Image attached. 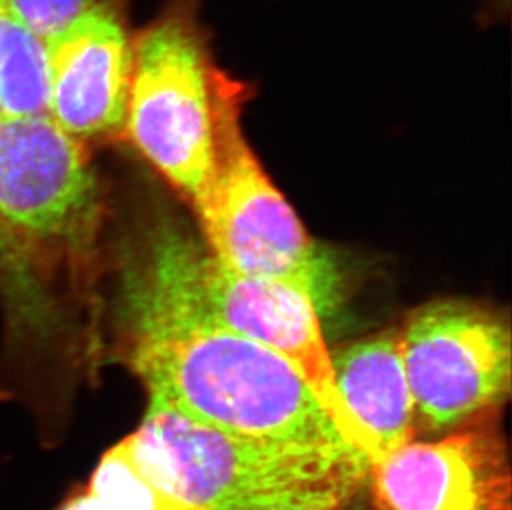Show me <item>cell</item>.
<instances>
[{
  "instance_id": "obj_1",
  "label": "cell",
  "mask_w": 512,
  "mask_h": 510,
  "mask_svg": "<svg viewBox=\"0 0 512 510\" xmlns=\"http://www.w3.org/2000/svg\"><path fill=\"white\" fill-rule=\"evenodd\" d=\"M121 308L150 403L224 433L353 446L294 365L206 320L150 251L126 272Z\"/></svg>"
},
{
  "instance_id": "obj_2",
  "label": "cell",
  "mask_w": 512,
  "mask_h": 510,
  "mask_svg": "<svg viewBox=\"0 0 512 510\" xmlns=\"http://www.w3.org/2000/svg\"><path fill=\"white\" fill-rule=\"evenodd\" d=\"M126 441L141 472L186 510H345L372 467L353 446L224 433L155 403Z\"/></svg>"
},
{
  "instance_id": "obj_3",
  "label": "cell",
  "mask_w": 512,
  "mask_h": 510,
  "mask_svg": "<svg viewBox=\"0 0 512 510\" xmlns=\"http://www.w3.org/2000/svg\"><path fill=\"white\" fill-rule=\"evenodd\" d=\"M249 87L228 73L214 113L213 168L198 201L208 252L226 269L274 280L309 295L319 315L340 302V275L305 231L256 158L242 131Z\"/></svg>"
},
{
  "instance_id": "obj_4",
  "label": "cell",
  "mask_w": 512,
  "mask_h": 510,
  "mask_svg": "<svg viewBox=\"0 0 512 510\" xmlns=\"http://www.w3.org/2000/svg\"><path fill=\"white\" fill-rule=\"evenodd\" d=\"M204 0H166L135 34L125 126L136 148L191 203L213 168L214 113L224 70L201 19Z\"/></svg>"
},
{
  "instance_id": "obj_5",
  "label": "cell",
  "mask_w": 512,
  "mask_h": 510,
  "mask_svg": "<svg viewBox=\"0 0 512 510\" xmlns=\"http://www.w3.org/2000/svg\"><path fill=\"white\" fill-rule=\"evenodd\" d=\"M150 252L206 320L269 348L294 365L345 438L372 462L367 438L335 390L320 315L309 295L281 282L236 274L173 229L161 232L151 242Z\"/></svg>"
},
{
  "instance_id": "obj_6",
  "label": "cell",
  "mask_w": 512,
  "mask_h": 510,
  "mask_svg": "<svg viewBox=\"0 0 512 510\" xmlns=\"http://www.w3.org/2000/svg\"><path fill=\"white\" fill-rule=\"evenodd\" d=\"M398 337L416 429L450 433L508 400L511 332L496 313L435 302L411 313Z\"/></svg>"
},
{
  "instance_id": "obj_7",
  "label": "cell",
  "mask_w": 512,
  "mask_h": 510,
  "mask_svg": "<svg viewBox=\"0 0 512 510\" xmlns=\"http://www.w3.org/2000/svg\"><path fill=\"white\" fill-rule=\"evenodd\" d=\"M97 188L80 143L50 115L0 118V254L75 249L92 234Z\"/></svg>"
},
{
  "instance_id": "obj_8",
  "label": "cell",
  "mask_w": 512,
  "mask_h": 510,
  "mask_svg": "<svg viewBox=\"0 0 512 510\" xmlns=\"http://www.w3.org/2000/svg\"><path fill=\"white\" fill-rule=\"evenodd\" d=\"M488 416L373 462V510H511L508 449Z\"/></svg>"
},
{
  "instance_id": "obj_9",
  "label": "cell",
  "mask_w": 512,
  "mask_h": 510,
  "mask_svg": "<svg viewBox=\"0 0 512 510\" xmlns=\"http://www.w3.org/2000/svg\"><path fill=\"white\" fill-rule=\"evenodd\" d=\"M45 45L52 120L75 140L125 126L135 60L128 0H95Z\"/></svg>"
},
{
  "instance_id": "obj_10",
  "label": "cell",
  "mask_w": 512,
  "mask_h": 510,
  "mask_svg": "<svg viewBox=\"0 0 512 510\" xmlns=\"http://www.w3.org/2000/svg\"><path fill=\"white\" fill-rule=\"evenodd\" d=\"M335 390L367 438L372 464L415 439V405L398 332L365 338L330 353Z\"/></svg>"
},
{
  "instance_id": "obj_11",
  "label": "cell",
  "mask_w": 512,
  "mask_h": 510,
  "mask_svg": "<svg viewBox=\"0 0 512 510\" xmlns=\"http://www.w3.org/2000/svg\"><path fill=\"white\" fill-rule=\"evenodd\" d=\"M49 115L47 45L0 0V118Z\"/></svg>"
},
{
  "instance_id": "obj_12",
  "label": "cell",
  "mask_w": 512,
  "mask_h": 510,
  "mask_svg": "<svg viewBox=\"0 0 512 510\" xmlns=\"http://www.w3.org/2000/svg\"><path fill=\"white\" fill-rule=\"evenodd\" d=\"M87 491L107 510H186L141 472L126 439L103 454Z\"/></svg>"
},
{
  "instance_id": "obj_13",
  "label": "cell",
  "mask_w": 512,
  "mask_h": 510,
  "mask_svg": "<svg viewBox=\"0 0 512 510\" xmlns=\"http://www.w3.org/2000/svg\"><path fill=\"white\" fill-rule=\"evenodd\" d=\"M93 4L95 0H10L22 24L45 44L62 34Z\"/></svg>"
},
{
  "instance_id": "obj_14",
  "label": "cell",
  "mask_w": 512,
  "mask_h": 510,
  "mask_svg": "<svg viewBox=\"0 0 512 510\" xmlns=\"http://www.w3.org/2000/svg\"><path fill=\"white\" fill-rule=\"evenodd\" d=\"M55 510H107L88 491H75Z\"/></svg>"
}]
</instances>
